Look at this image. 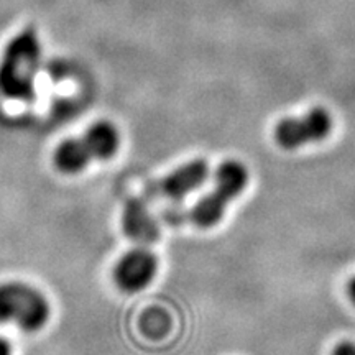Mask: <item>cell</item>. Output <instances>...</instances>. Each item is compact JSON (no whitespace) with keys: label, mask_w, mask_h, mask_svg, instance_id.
<instances>
[{"label":"cell","mask_w":355,"mask_h":355,"mask_svg":"<svg viewBox=\"0 0 355 355\" xmlns=\"http://www.w3.org/2000/svg\"><path fill=\"white\" fill-rule=\"evenodd\" d=\"M347 295H349L350 301H352V304L355 306V277L349 282V285H347Z\"/></svg>","instance_id":"obj_12"},{"label":"cell","mask_w":355,"mask_h":355,"mask_svg":"<svg viewBox=\"0 0 355 355\" xmlns=\"http://www.w3.org/2000/svg\"><path fill=\"white\" fill-rule=\"evenodd\" d=\"M53 162L55 166L64 175H78L83 170H86L91 162H94L89 153L86 144L79 137L66 139L56 146L53 153Z\"/></svg>","instance_id":"obj_9"},{"label":"cell","mask_w":355,"mask_h":355,"mask_svg":"<svg viewBox=\"0 0 355 355\" xmlns=\"http://www.w3.org/2000/svg\"><path fill=\"white\" fill-rule=\"evenodd\" d=\"M42 64V44L33 30L13 37L0 58V94L10 101L32 102Z\"/></svg>","instance_id":"obj_1"},{"label":"cell","mask_w":355,"mask_h":355,"mask_svg":"<svg viewBox=\"0 0 355 355\" xmlns=\"http://www.w3.org/2000/svg\"><path fill=\"white\" fill-rule=\"evenodd\" d=\"M122 230L128 241L146 247L158 242L159 224L144 199L130 198L122 211Z\"/></svg>","instance_id":"obj_7"},{"label":"cell","mask_w":355,"mask_h":355,"mask_svg":"<svg viewBox=\"0 0 355 355\" xmlns=\"http://www.w3.org/2000/svg\"><path fill=\"white\" fill-rule=\"evenodd\" d=\"M248 183V171L237 159L220 163L214 173V188L206 193L188 211V220L201 229L214 227L225 214V209Z\"/></svg>","instance_id":"obj_2"},{"label":"cell","mask_w":355,"mask_h":355,"mask_svg":"<svg viewBox=\"0 0 355 355\" xmlns=\"http://www.w3.org/2000/svg\"><path fill=\"white\" fill-rule=\"evenodd\" d=\"M207 176H209V165L206 159H191L150 183L146 188V196L166 199V201H181L188 194L201 188L206 183Z\"/></svg>","instance_id":"obj_5"},{"label":"cell","mask_w":355,"mask_h":355,"mask_svg":"<svg viewBox=\"0 0 355 355\" xmlns=\"http://www.w3.org/2000/svg\"><path fill=\"white\" fill-rule=\"evenodd\" d=\"M332 115L322 107L309 109L298 117H285L275 125V140L285 150H296L316 144L331 135Z\"/></svg>","instance_id":"obj_4"},{"label":"cell","mask_w":355,"mask_h":355,"mask_svg":"<svg viewBox=\"0 0 355 355\" xmlns=\"http://www.w3.org/2000/svg\"><path fill=\"white\" fill-rule=\"evenodd\" d=\"M331 355H355V344L349 343V340L337 344Z\"/></svg>","instance_id":"obj_10"},{"label":"cell","mask_w":355,"mask_h":355,"mask_svg":"<svg viewBox=\"0 0 355 355\" xmlns=\"http://www.w3.org/2000/svg\"><path fill=\"white\" fill-rule=\"evenodd\" d=\"M51 314L46 296L25 282L0 283V322L15 324L24 332L43 329Z\"/></svg>","instance_id":"obj_3"},{"label":"cell","mask_w":355,"mask_h":355,"mask_svg":"<svg viewBox=\"0 0 355 355\" xmlns=\"http://www.w3.org/2000/svg\"><path fill=\"white\" fill-rule=\"evenodd\" d=\"M158 272V259L150 248L135 247L115 261L112 278L117 288L125 293H137L153 282Z\"/></svg>","instance_id":"obj_6"},{"label":"cell","mask_w":355,"mask_h":355,"mask_svg":"<svg viewBox=\"0 0 355 355\" xmlns=\"http://www.w3.org/2000/svg\"><path fill=\"white\" fill-rule=\"evenodd\" d=\"M92 159H109L117 153L121 146V133L109 121H99L87 127L81 137Z\"/></svg>","instance_id":"obj_8"},{"label":"cell","mask_w":355,"mask_h":355,"mask_svg":"<svg viewBox=\"0 0 355 355\" xmlns=\"http://www.w3.org/2000/svg\"><path fill=\"white\" fill-rule=\"evenodd\" d=\"M0 355H12V345L3 337H0Z\"/></svg>","instance_id":"obj_11"}]
</instances>
